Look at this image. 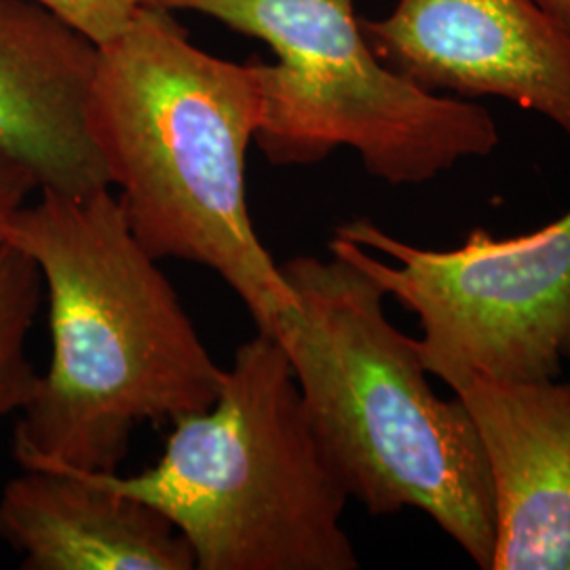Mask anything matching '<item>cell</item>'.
Instances as JSON below:
<instances>
[{
  "instance_id": "obj_1",
  "label": "cell",
  "mask_w": 570,
  "mask_h": 570,
  "mask_svg": "<svg viewBox=\"0 0 570 570\" xmlns=\"http://www.w3.org/2000/svg\"><path fill=\"white\" fill-rule=\"evenodd\" d=\"M39 193L4 230L39 268L51 334L13 452L21 469L119 471L138 429L212 406L226 370L110 188Z\"/></svg>"
},
{
  "instance_id": "obj_2",
  "label": "cell",
  "mask_w": 570,
  "mask_h": 570,
  "mask_svg": "<svg viewBox=\"0 0 570 570\" xmlns=\"http://www.w3.org/2000/svg\"><path fill=\"white\" fill-rule=\"evenodd\" d=\"M256 63L220 60L174 11L144 2L100 47L87 127L144 249L214 271L273 334L292 303L247 204V148L261 127Z\"/></svg>"
},
{
  "instance_id": "obj_3",
  "label": "cell",
  "mask_w": 570,
  "mask_h": 570,
  "mask_svg": "<svg viewBox=\"0 0 570 570\" xmlns=\"http://www.w3.org/2000/svg\"><path fill=\"white\" fill-rule=\"evenodd\" d=\"M282 271L294 303L273 336L348 499L372 515L423 511L492 570V482L465 404L435 395L414 338L391 324L387 294L362 268L330 254Z\"/></svg>"
},
{
  "instance_id": "obj_4",
  "label": "cell",
  "mask_w": 570,
  "mask_h": 570,
  "mask_svg": "<svg viewBox=\"0 0 570 570\" xmlns=\"http://www.w3.org/2000/svg\"><path fill=\"white\" fill-rule=\"evenodd\" d=\"M171 425L153 468L94 473L161 511L186 539L195 569H360L343 527L348 494L273 334L239 346L214 404Z\"/></svg>"
},
{
  "instance_id": "obj_5",
  "label": "cell",
  "mask_w": 570,
  "mask_h": 570,
  "mask_svg": "<svg viewBox=\"0 0 570 570\" xmlns=\"http://www.w3.org/2000/svg\"><path fill=\"white\" fill-rule=\"evenodd\" d=\"M193 11L266 42L256 63L263 115L254 142L273 165H313L353 148L367 174L425 184L501 142L480 104L431 94L391 70L370 47L355 0H146Z\"/></svg>"
},
{
  "instance_id": "obj_6",
  "label": "cell",
  "mask_w": 570,
  "mask_h": 570,
  "mask_svg": "<svg viewBox=\"0 0 570 570\" xmlns=\"http://www.w3.org/2000/svg\"><path fill=\"white\" fill-rule=\"evenodd\" d=\"M419 317L414 346L452 391L475 376L558 379L570 338V209L515 237L478 226L456 249L393 237L370 218L334 228L327 244Z\"/></svg>"
},
{
  "instance_id": "obj_7",
  "label": "cell",
  "mask_w": 570,
  "mask_h": 570,
  "mask_svg": "<svg viewBox=\"0 0 570 570\" xmlns=\"http://www.w3.org/2000/svg\"><path fill=\"white\" fill-rule=\"evenodd\" d=\"M360 23L379 60L421 89L503 98L570 140V30L537 0H400Z\"/></svg>"
},
{
  "instance_id": "obj_8",
  "label": "cell",
  "mask_w": 570,
  "mask_h": 570,
  "mask_svg": "<svg viewBox=\"0 0 570 570\" xmlns=\"http://www.w3.org/2000/svg\"><path fill=\"white\" fill-rule=\"evenodd\" d=\"M100 47L37 0H0V164L39 190L110 188L87 106Z\"/></svg>"
},
{
  "instance_id": "obj_9",
  "label": "cell",
  "mask_w": 570,
  "mask_h": 570,
  "mask_svg": "<svg viewBox=\"0 0 570 570\" xmlns=\"http://www.w3.org/2000/svg\"><path fill=\"white\" fill-rule=\"evenodd\" d=\"M454 395L489 463L492 570H570V381L475 376Z\"/></svg>"
},
{
  "instance_id": "obj_10",
  "label": "cell",
  "mask_w": 570,
  "mask_h": 570,
  "mask_svg": "<svg viewBox=\"0 0 570 570\" xmlns=\"http://www.w3.org/2000/svg\"><path fill=\"white\" fill-rule=\"evenodd\" d=\"M0 539L26 570H197L161 511L94 471L23 469L0 492Z\"/></svg>"
},
{
  "instance_id": "obj_11",
  "label": "cell",
  "mask_w": 570,
  "mask_h": 570,
  "mask_svg": "<svg viewBox=\"0 0 570 570\" xmlns=\"http://www.w3.org/2000/svg\"><path fill=\"white\" fill-rule=\"evenodd\" d=\"M42 301L39 268L18 245L0 239V423L20 414L39 374L28 357V334Z\"/></svg>"
},
{
  "instance_id": "obj_12",
  "label": "cell",
  "mask_w": 570,
  "mask_h": 570,
  "mask_svg": "<svg viewBox=\"0 0 570 570\" xmlns=\"http://www.w3.org/2000/svg\"><path fill=\"white\" fill-rule=\"evenodd\" d=\"M104 47L121 37L146 0H37Z\"/></svg>"
},
{
  "instance_id": "obj_13",
  "label": "cell",
  "mask_w": 570,
  "mask_h": 570,
  "mask_svg": "<svg viewBox=\"0 0 570 570\" xmlns=\"http://www.w3.org/2000/svg\"><path fill=\"white\" fill-rule=\"evenodd\" d=\"M39 190L35 180L13 165L0 164V239L11 218L28 204L30 195Z\"/></svg>"
},
{
  "instance_id": "obj_14",
  "label": "cell",
  "mask_w": 570,
  "mask_h": 570,
  "mask_svg": "<svg viewBox=\"0 0 570 570\" xmlns=\"http://www.w3.org/2000/svg\"><path fill=\"white\" fill-rule=\"evenodd\" d=\"M537 2L570 30V0H537Z\"/></svg>"
},
{
  "instance_id": "obj_15",
  "label": "cell",
  "mask_w": 570,
  "mask_h": 570,
  "mask_svg": "<svg viewBox=\"0 0 570 570\" xmlns=\"http://www.w3.org/2000/svg\"><path fill=\"white\" fill-rule=\"evenodd\" d=\"M564 360H569L570 362V338L569 343H567V348H564Z\"/></svg>"
}]
</instances>
